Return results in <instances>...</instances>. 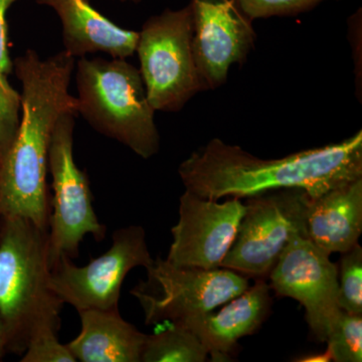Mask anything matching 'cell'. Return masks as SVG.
Returning a JSON list of instances; mask_svg holds the SVG:
<instances>
[{"label": "cell", "mask_w": 362, "mask_h": 362, "mask_svg": "<svg viewBox=\"0 0 362 362\" xmlns=\"http://www.w3.org/2000/svg\"><path fill=\"white\" fill-rule=\"evenodd\" d=\"M23 115L21 94L0 74V163L18 135Z\"/></svg>", "instance_id": "cell-20"}, {"label": "cell", "mask_w": 362, "mask_h": 362, "mask_svg": "<svg viewBox=\"0 0 362 362\" xmlns=\"http://www.w3.org/2000/svg\"><path fill=\"white\" fill-rule=\"evenodd\" d=\"M147 281L131 291L141 305L145 323H181L214 311L249 288L247 276L226 268L204 270L173 265L157 258Z\"/></svg>", "instance_id": "cell-7"}, {"label": "cell", "mask_w": 362, "mask_h": 362, "mask_svg": "<svg viewBox=\"0 0 362 362\" xmlns=\"http://www.w3.org/2000/svg\"><path fill=\"white\" fill-rule=\"evenodd\" d=\"M178 213L166 261L204 270L221 268L245 214L242 199L230 197L218 202L185 190Z\"/></svg>", "instance_id": "cell-11"}, {"label": "cell", "mask_w": 362, "mask_h": 362, "mask_svg": "<svg viewBox=\"0 0 362 362\" xmlns=\"http://www.w3.org/2000/svg\"><path fill=\"white\" fill-rule=\"evenodd\" d=\"M326 342L332 361L361 362L362 314L340 310Z\"/></svg>", "instance_id": "cell-18"}, {"label": "cell", "mask_w": 362, "mask_h": 362, "mask_svg": "<svg viewBox=\"0 0 362 362\" xmlns=\"http://www.w3.org/2000/svg\"><path fill=\"white\" fill-rule=\"evenodd\" d=\"M310 199L301 188L247 197L235 240L221 268L252 277L268 276L295 237L307 238L306 214Z\"/></svg>", "instance_id": "cell-8"}, {"label": "cell", "mask_w": 362, "mask_h": 362, "mask_svg": "<svg viewBox=\"0 0 362 362\" xmlns=\"http://www.w3.org/2000/svg\"><path fill=\"white\" fill-rule=\"evenodd\" d=\"M8 352V339L4 323L0 320V359L4 358Z\"/></svg>", "instance_id": "cell-25"}, {"label": "cell", "mask_w": 362, "mask_h": 362, "mask_svg": "<svg viewBox=\"0 0 362 362\" xmlns=\"http://www.w3.org/2000/svg\"><path fill=\"white\" fill-rule=\"evenodd\" d=\"M329 256L308 238L297 235L269 274L276 294L292 298L304 307L309 328L321 343L326 342L340 311L338 268Z\"/></svg>", "instance_id": "cell-10"}, {"label": "cell", "mask_w": 362, "mask_h": 362, "mask_svg": "<svg viewBox=\"0 0 362 362\" xmlns=\"http://www.w3.org/2000/svg\"><path fill=\"white\" fill-rule=\"evenodd\" d=\"M178 175L185 190L213 201L289 188H301L315 199L362 177V132L278 159L259 158L214 138L181 162Z\"/></svg>", "instance_id": "cell-1"}, {"label": "cell", "mask_w": 362, "mask_h": 362, "mask_svg": "<svg viewBox=\"0 0 362 362\" xmlns=\"http://www.w3.org/2000/svg\"><path fill=\"white\" fill-rule=\"evenodd\" d=\"M75 58L63 51L42 59L28 49L13 61L21 84L23 115L16 139L0 163V216H18L49 228L47 175L54 126L66 112H77L71 95Z\"/></svg>", "instance_id": "cell-2"}, {"label": "cell", "mask_w": 362, "mask_h": 362, "mask_svg": "<svg viewBox=\"0 0 362 362\" xmlns=\"http://www.w3.org/2000/svg\"><path fill=\"white\" fill-rule=\"evenodd\" d=\"M362 233V177L311 199L307 238L328 255L349 251Z\"/></svg>", "instance_id": "cell-15"}, {"label": "cell", "mask_w": 362, "mask_h": 362, "mask_svg": "<svg viewBox=\"0 0 362 362\" xmlns=\"http://www.w3.org/2000/svg\"><path fill=\"white\" fill-rule=\"evenodd\" d=\"M338 270L340 310L362 314V247L357 243L342 252Z\"/></svg>", "instance_id": "cell-19"}, {"label": "cell", "mask_w": 362, "mask_h": 362, "mask_svg": "<svg viewBox=\"0 0 362 362\" xmlns=\"http://www.w3.org/2000/svg\"><path fill=\"white\" fill-rule=\"evenodd\" d=\"M332 361L329 351L326 349L323 354H312V356L300 357V359H295V361L300 362H328Z\"/></svg>", "instance_id": "cell-24"}, {"label": "cell", "mask_w": 362, "mask_h": 362, "mask_svg": "<svg viewBox=\"0 0 362 362\" xmlns=\"http://www.w3.org/2000/svg\"><path fill=\"white\" fill-rule=\"evenodd\" d=\"M327 0H235L250 20L306 13ZM339 1V0H337Z\"/></svg>", "instance_id": "cell-22"}, {"label": "cell", "mask_w": 362, "mask_h": 362, "mask_svg": "<svg viewBox=\"0 0 362 362\" xmlns=\"http://www.w3.org/2000/svg\"><path fill=\"white\" fill-rule=\"evenodd\" d=\"M147 98L156 111H180L204 92L194 47L192 6L165 9L143 25L137 47Z\"/></svg>", "instance_id": "cell-5"}, {"label": "cell", "mask_w": 362, "mask_h": 362, "mask_svg": "<svg viewBox=\"0 0 362 362\" xmlns=\"http://www.w3.org/2000/svg\"><path fill=\"white\" fill-rule=\"evenodd\" d=\"M195 59L206 90L226 84L235 64L243 65L256 44L252 21L235 0H192Z\"/></svg>", "instance_id": "cell-12"}, {"label": "cell", "mask_w": 362, "mask_h": 362, "mask_svg": "<svg viewBox=\"0 0 362 362\" xmlns=\"http://www.w3.org/2000/svg\"><path fill=\"white\" fill-rule=\"evenodd\" d=\"M271 287L259 279L218 312L188 319L181 325L199 337L214 361H225L240 338L251 335L268 316Z\"/></svg>", "instance_id": "cell-13"}, {"label": "cell", "mask_w": 362, "mask_h": 362, "mask_svg": "<svg viewBox=\"0 0 362 362\" xmlns=\"http://www.w3.org/2000/svg\"><path fill=\"white\" fill-rule=\"evenodd\" d=\"M54 9L63 26L65 52L74 58L103 52L126 59L136 52L139 33L115 25L96 11L90 0H37Z\"/></svg>", "instance_id": "cell-14"}, {"label": "cell", "mask_w": 362, "mask_h": 362, "mask_svg": "<svg viewBox=\"0 0 362 362\" xmlns=\"http://www.w3.org/2000/svg\"><path fill=\"white\" fill-rule=\"evenodd\" d=\"M78 114L97 130L144 159L158 153L160 137L139 69L124 59L77 63Z\"/></svg>", "instance_id": "cell-4"}, {"label": "cell", "mask_w": 362, "mask_h": 362, "mask_svg": "<svg viewBox=\"0 0 362 362\" xmlns=\"http://www.w3.org/2000/svg\"><path fill=\"white\" fill-rule=\"evenodd\" d=\"M143 346V362H204L209 351L199 337L185 326L175 322L156 324Z\"/></svg>", "instance_id": "cell-17"}, {"label": "cell", "mask_w": 362, "mask_h": 362, "mask_svg": "<svg viewBox=\"0 0 362 362\" xmlns=\"http://www.w3.org/2000/svg\"><path fill=\"white\" fill-rule=\"evenodd\" d=\"M144 228L129 226L114 230L108 251L78 267L62 257L52 267L49 286L54 294L78 312L118 308L124 281L136 267L152 265Z\"/></svg>", "instance_id": "cell-9"}, {"label": "cell", "mask_w": 362, "mask_h": 362, "mask_svg": "<svg viewBox=\"0 0 362 362\" xmlns=\"http://www.w3.org/2000/svg\"><path fill=\"white\" fill-rule=\"evenodd\" d=\"M81 331L66 343L81 362H140L146 334L124 320L118 308L78 312Z\"/></svg>", "instance_id": "cell-16"}, {"label": "cell", "mask_w": 362, "mask_h": 362, "mask_svg": "<svg viewBox=\"0 0 362 362\" xmlns=\"http://www.w3.org/2000/svg\"><path fill=\"white\" fill-rule=\"evenodd\" d=\"M49 233L18 216H0V320L9 354L23 356L40 328L59 329L63 301L51 289Z\"/></svg>", "instance_id": "cell-3"}, {"label": "cell", "mask_w": 362, "mask_h": 362, "mask_svg": "<svg viewBox=\"0 0 362 362\" xmlns=\"http://www.w3.org/2000/svg\"><path fill=\"white\" fill-rule=\"evenodd\" d=\"M77 114L70 111L59 117L49 144L47 170L52 176V197L47 233L51 268L62 257H78L86 235H92L100 242L107 232L95 213L87 173L74 158Z\"/></svg>", "instance_id": "cell-6"}, {"label": "cell", "mask_w": 362, "mask_h": 362, "mask_svg": "<svg viewBox=\"0 0 362 362\" xmlns=\"http://www.w3.org/2000/svg\"><path fill=\"white\" fill-rule=\"evenodd\" d=\"M57 328H40L28 340L21 362H76L68 344L59 342Z\"/></svg>", "instance_id": "cell-21"}, {"label": "cell", "mask_w": 362, "mask_h": 362, "mask_svg": "<svg viewBox=\"0 0 362 362\" xmlns=\"http://www.w3.org/2000/svg\"><path fill=\"white\" fill-rule=\"evenodd\" d=\"M120 1L140 2V1H141V0H120Z\"/></svg>", "instance_id": "cell-26"}, {"label": "cell", "mask_w": 362, "mask_h": 362, "mask_svg": "<svg viewBox=\"0 0 362 362\" xmlns=\"http://www.w3.org/2000/svg\"><path fill=\"white\" fill-rule=\"evenodd\" d=\"M16 0H0V74L8 76L13 73V61L9 54L7 39V11Z\"/></svg>", "instance_id": "cell-23"}]
</instances>
